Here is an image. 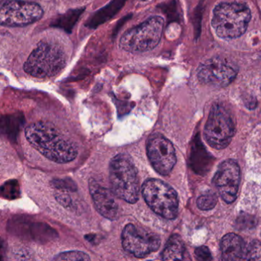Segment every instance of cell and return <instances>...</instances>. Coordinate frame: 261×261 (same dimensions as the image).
Segmentation results:
<instances>
[{
	"mask_svg": "<svg viewBox=\"0 0 261 261\" xmlns=\"http://www.w3.org/2000/svg\"><path fill=\"white\" fill-rule=\"evenodd\" d=\"M40 5L22 0H6L0 3V25L22 27L38 21L42 17Z\"/></svg>",
	"mask_w": 261,
	"mask_h": 261,
	"instance_id": "obj_8",
	"label": "cell"
},
{
	"mask_svg": "<svg viewBox=\"0 0 261 261\" xmlns=\"http://www.w3.org/2000/svg\"><path fill=\"white\" fill-rule=\"evenodd\" d=\"M125 2L126 0H113L107 6L95 12L86 23V26L91 29H95L106 21H109L120 11L125 5Z\"/></svg>",
	"mask_w": 261,
	"mask_h": 261,
	"instance_id": "obj_16",
	"label": "cell"
},
{
	"mask_svg": "<svg viewBox=\"0 0 261 261\" xmlns=\"http://www.w3.org/2000/svg\"><path fill=\"white\" fill-rule=\"evenodd\" d=\"M185 247L180 236L173 234L169 239L162 253L164 260H184Z\"/></svg>",
	"mask_w": 261,
	"mask_h": 261,
	"instance_id": "obj_17",
	"label": "cell"
},
{
	"mask_svg": "<svg viewBox=\"0 0 261 261\" xmlns=\"http://www.w3.org/2000/svg\"><path fill=\"white\" fill-rule=\"evenodd\" d=\"M84 10V9H77L68 11L55 18L50 26L59 28L67 32H71Z\"/></svg>",
	"mask_w": 261,
	"mask_h": 261,
	"instance_id": "obj_18",
	"label": "cell"
},
{
	"mask_svg": "<svg viewBox=\"0 0 261 261\" xmlns=\"http://www.w3.org/2000/svg\"><path fill=\"white\" fill-rule=\"evenodd\" d=\"M24 124V116L22 113L0 115V133L7 136L12 142H16L20 130Z\"/></svg>",
	"mask_w": 261,
	"mask_h": 261,
	"instance_id": "obj_15",
	"label": "cell"
},
{
	"mask_svg": "<svg viewBox=\"0 0 261 261\" xmlns=\"http://www.w3.org/2000/svg\"><path fill=\"white\" fill-rule=\"evenodd\" d=\"M24 134L28 142L52 162L67 163L77 156L76 147L48 124L41 122L31 124L25 129Z\"/></svg>",
	"mask_w": 261,
	"mask_h": 261,
	"instance_id": "obj_1",
	"label": "cell"
},
{
	"mask_svg": "<svg viewBox=\"0 0 261 261\" xmlns=\"http://www.w3.org/2000/svg\"><path fill=\"white\" fill-rule=\"evenodd\" d=\"M90 191L95 206L99 214L110 220L117 219L119 216V205L115 200L113 193L93 180L90 182Z\"/></svg>",
	"mask_w": 261,
	"mask_h": 261,
	"instance_id": "obj_13",
	"label": "cell"
},
{
	"mask_svg": "<svg viewBox=\"0 0 261 261\" xmlns=\"http://www.w3.org/2000/svg\"><path fill=\"white\" fill-rule=\"evenodd\" d=\"M5 253H6V245L4 242L0 239V260L4 259Z\"/></svg>",
	"mask_w": 261,
	"mask_h": 261,
	"instance_id": "obj_26",
	"label": "cell"
},
{
	"mask_svg": "<svg viewBox=\"0 0 261 261\" xmlns=\"http://www.w3.org/2000/svg\"><path fill=\"white\" fill-rule=\"evenodd\" d=\"M147 156L152 167L159 174L167 176L176 162L173 144L164 136L158 135L150 138L147 144Z\"/></svg>",
	"mask_w": 261,
	"mask_h": 261,
	"instance_id": "obj_12",
	"label": "cell"
},
{
	"mask_svg": "<svg viewBox=\"0 0 261 261\" xmlns=\"http://www.w3.org/2000/svg\"><path fill=\"white\" fill-rule=\"evenodd\" d=\"M21 195L19 183L15 179L9 180L0 186V197L7 200H15Z\"/></svg>",
	"mask_w": 261,
	"mask_h": 261,
	"instance_id": "obj_19",
	"label": "cell"
},
{
	"mask_svg": "<svg viewBox=\"0 0 261 261\" xmlns=\"http://www.w3.org/2000/svg\"><path fill=\"white\" fill-rule=\"evenodd\" d=\"M220 247L223 260H244L246 248L243 239L238 234L229 233L224 236Z\"/></svg>",
	"mask_w": 261,
	"mask_h": 261,
	"instance_id": "obj_14",
	"label": "cell"
},
{
	"mask_svg": "<svg viewBox=\"0 0 261 261\" xmlns=\"http://www.w3.org/2000/svg\"><path fill=\"white\" fill-rule=\"evenodd\" d=\"M161 8L164 9L167 15H168L169 18H172V19L176 18L177 15V11H176L177 7H176V3L174 1L166 3L165 6H163V7Z\"/></svg>",
	"mask_w": 261,
	"mask_h": 261,
	"instance_id": "obj_25",
	"label": "cell"
},
{
	"mask_svg": "<svg viewBox=\"0 0 261 261\" xmlns=\"http://www.w3.org/2000/svg\"><path fill=\"white\" fill-rule=\"evenodd\" d=\"M143 197L150 209L167 219H174L179 212L176 191L160 179H150L142 187Z\"/></svg>",
	"mask_w": 261,
	"mask_h": 261,
	"instance_id": "obj_6",
	"label": "cell"
},
{
	"mask_svg": "<svg viewBox=\"0 0 261 261\" xmlns=\"http://www.w3.org/2000/svg\"><path fill=\"white\" fill-rule=\"evenodd\" d=\"M251 18V10L246 5L222 3L213 10L212 25L219 38L234 39L245 34Z\"/></svg>",
	"mask_w": 261,
	"mask_h": 261,
	"instance_id": "obj_2",
	"label": "cell"
},
{
	"mask_svg": "<svg viewBox=\"0 0 261 261\" xmlns=\"http://www.w3.org/2000/svg\"><path fill=\"white\" fill-rule=\"evenodd\" d=\"M195 255L199 260L210 261L213 260L211 253L207 247L202 246L196 248Z\"/></svg>",
	"mask_w": 261,
	"mask_h": 261,
	"instance_id": "obj_24",
	"label": "cell"
},
{
	"mask_svg": "<svg viewBox=\"0 0 261 261\" xmlns=\"http://www.w3.org/2000/svg\"><path fill=\"white\" fill-rule=\"evenodd\" d=\"M236 132V124L231 113L224 106L214 104L204 129L207 143L216 150H223L229 145Z\"/></svg>",
	"mask_w": 261,
	"mask_h": 261,
	"instance_id": "obj_7",
	"label": "cell"
},
{
	"mask_svg": "<svg viewBox=\"0 0 261 261\" xmlns=\"http://www.w3.org/2000/svg\"><path fill=\"white\" fill-rule=\"evenodd\" d=\"M238 75V67L232 61L222 57H214L199 65L197 77L202 84L215 87L229 85Z\"/></svg>",
	"mask_w": 261,
	"mask_h": 261,
	"instance_id": "obj_9",
	"label": "cell"
},
{
	"mask_svg": "<svg viewBox=\"0 0 261 261\" xmlns=\"http://www.w3.org/2000/svg\"><path fill=\"white\" fill-rule=\"evenodd\" d=\"M55 260H90L88 254L82 251H67L61 253L54 258Z\"/></svg>",
	"mask_w": 261,
	"mask_h": 261,
	"instance_id": "obj_23",
	"label": "cell"
},
{
	"mask_svg": "<svg viewBox=\"0 0 261 261\" xmlns=\"http://www.w3.org/2000/svg\"><path fill=\"white\" fill-rule=\"evenodd\" d=\"M217 202L218 198L216 195L210 192V193L199 196L196 203H197V206L199 209L202 210V211H210L215 208Z\"/></svg>",
	"mask_w": 261,
	"mask_h": 261,
	"instance_id": "obj_20",
	"label": "cell"
},
{
	"mask_svg": "<svg viewBox=\"0 0 261 261\" xmlns=\"http://www.w3.org/2000/svg\"><path fill=\"white\" fill-rule=\"evenodd\" d=\"M257 221L254 216L247 213H242L236 220V227L239 230L252 229L257 225Z\"/></svg>",
	"mask_w": 261,
	"mask_h": 261,
	"instance_id": "obj_21",
	"label": "cell"
},
{
	"mask_svg": "<svg viewBox=\"0 0 261 261\" xmlns=\"http://www.w3.org/2000/svg\"><path fill=\"white\" fill-rule=\"evenodd\" d=\"M164 20L153 16L128 29L120 40L121 49L132 53H141L154 49L161 39Z\"/></svg>",
	"mask_w": 261,
	"mask_h": 261,
	"instance_id": "obj_5",
	"label": "cell"
},
{
	"mask_svg": "<svg viewBox=\"0 0 261 261\" xmlns=\"http://www.w3.org/2000/svg\"><path fill=\"white\" fill-rule=\"evenodd\" d=\"M110 180L115 196L128 203L135 204L138 202L139 180L136 168L129 156L119 154L112 159Z\"/></svg>",
	"mask_w": 261,
	"mask_h": 261,
	"instance_id": "obj_3",
	"label": "cell"
},
{
	"mask_svg": "<svg viewBox=\"0 0 261 261\" xmlns=\"http://www.w3.org/2000/svg\"><path fill=\"white\" fill-rule=\"evenodd\" d=\"M244 260H261V242L254 241L245 248Z\"/></svg>",
	"mask_w": 261,
	"mask_h": 261,
	"instance_id": "obj_22",
	"label": "cell"
},
{
	"mask_svg": "<svg viewBox=\"0 0 261 261\" xmlns=\"http://www.w3.org/2000/svg\"><path fill=\"white\" fill-rule=\"evenodd\" d=\"M241 182V170L237 161L227 159L219 165L213 183L222 199L231 204L237 199Z\"/></svg>",
	"mask_w": 261,
	"mask_h": 261,
	"instance_id": "obj_11",
	"label": "cell"
},
{
	"mask_svg": "<svg viewBox=\"0 0 261 261\" xmlns=\"http://www.w3.org/2000/svg\"><path fill=\"white\" fill-rule=\"evenodd\" d=\"M122 242L127 252L141 258L158 251L161 239L156 234L143 231L129 224L122 231Z\"/></svg>",
	"mask_w": 261,
	"mask_h": 261,
	"instance_id": "obj_10",
	"label": "cell"
},
{
	"mask_svg": "<svg viewBox=\"0 0 261 261\" xmlns=\"http://www.w3.org/2000/svg\"><path fill=\"white\" fill-rule=\"evenodd\" d=\"M67 58L64 50L55 43L42 41L38 44L24 64L26 73L35 78L55 76L65 67Z\"/></svg>",
	"mask_w": 261,
	"mask_h": 261,
	"instance_id": "obj_4",
	"label": "cell"
}]
</instances>
